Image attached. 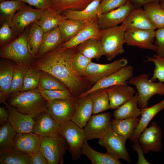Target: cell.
<instances>
[{
  "label": "cell",
  "mask_w": 164,
  "mask_h": 164,
  "mask_svg": "<svg viewBox=\"0 0 164 164\" xmlns=\"http://www.w3.org/2000/svg\"><path fill=\"white\" fill-rule=\"evenodd\" d=\"M77 47L63 49L60 46L36 59L31 67L48 72L64 84L73 95L78 98L85 92L87 82L86 78L79 75L73 65Z\"/></svg>",
  "instance_id": "6da1fadb"
},
{
  "label": "cell",
  "mask_w": 164,
  "mask_h": 164,
  "mask_svg": "<svg viewBox=\"0 0 164 164\" xmlns=\"http://www.w3.org/2000/svg\"><path fill=\"white\" fill-rule=\"evenodd\" d=\"M7 101L8 104L18 111L31 115L35 119L40 113L47 111L48 102L43 97L37 88L11 94Z\"/></svg>",
  "instance_id": "7a4b0ae2"
},
{
  "label": "cell",
  "mask_w": 164,
  "mask_h": 164,
  "mask_svg": "<svg viewBox=\"0 0 164 164\" xmlns=\"http://www.w3.org/2000/svg\"><path fill=\"white\" fill-rule=\"evenodd\" d=\"M30 25L27 27L18 37L2 46L0 56L14 61L16 64L27 67H30L35 60L28 48L27 39Z\"/></svg>",
  "instance_id": "3957f363"
},
{
  "label": "cell",
  "mask_w": 164,
  "mask_h": 164,
  "mask_svg": "<svg viewBox=\"0 0 164 164\" xmlns=\"http://www.w3.org/2000/svg\"><path fill=\"white\" fill-rule=\"evenodd\" d=\"M126 29L121 25L100 31L101 41L104 56L111 61L125 52Z\"/></svg>",
  "instance_id": "277c9868"
},
{
  "label": "cell",
  "mask_w": 164,
  "mask_h": 164,
  "mask_svg": "<svg viewBox=\"0 0 164 164\" xmlns=\"http://www.w3.org/2000/svg\"><path fill=\"white\" fill-rule=\"evenodd\" d=\"M149 77L148 74L142 73L132 77L127 82L136 87L138 95V106L141 109L147 107L149 100L154 95H164V83L152 82Z\"/></svg>",
  "instance_id": "5b68a950"
},
{
  "label": "cell",
  "mask_w": 164,
  "mask_h": 164,
  "mask_svg": "<svg viewBox=\"0 0 164 164\" xmlns=\"http://www.w3.org/2000/svg\"><path fill=\"white\" fill-rule=\"evenodd\" d=\"M39 150L47 159L49 164H63V156L69 146L66 139L58 134L41 137Z\"/></svg>",
  "instance_id": "8992f818"
},
{
  "label": "cell",
  "mask_w": 164,
  "mask_h": 164,
  "mask_svg": "<svg viewBox=\"0 0 164 164\" xmlns=\"http://www.w3.org/2000/svg\"><path fill=\"white\" fill-rule=\"evenodd\" d=\"M59 134L67 141L68 150L73 160L79 159L81 154L83 145L86 139L84 129L80 128L71 120L60 124Z\"/></svg>",
  "instance_id": "52a82bcc"
},
{
  "label": "cell",
  "mask_w": 164,
  "mask_h": 164,
  "mask_svg": "<svg viewBox=\"0 0 164 164\" xmlns=\"http://www.w3.org/2000/svg\"><path fill=\"white\" fill-rule=\"evenodd\" d=\"M50 10L33 9L26 5L18 10L14 15L10 27L15 36L20 35L26 28L48 13Z\"/></svg>",
  "instance_id": "ba28073f"
},
{
  "label": "cell",
  "mask_w": 164,
  "mask_h": 164,
  "mask_svg": "<svg viewBox=\"0 0 164 164\" xmlns=\"http://www.w3.org/2000/svg\"><path fill=\"white\" fill-rule=\"evenodd\" d=\"M110 112L93 114L84 127L86 139L102 138L112 129L111 117Z\"/></svg>",
  "instance_id": "9c48e42d"
},
{
  "label": "cell",
  "mask_w": 164,
  "mask_h": 164,
  "mask_svg": "<svg viewBox=\"0 0 164 164\" xmlns=\"http://www.w3.org/2000/svg\"><path fill=\"white\" fill-rule=\"evenodd\" d=\"M77 100L73 96L48 101L47 111L60 124L71 120L75 113Z\"/></svg>",
  "instance_id": "30bf717a"
},
{
  "label": "cell",
  "mask_w": 164,
  "mask_h": 164,
  "mask_svg": "<svg viewBox=\"0 0 164 164\" xmlns=\"http://www.w3.org/2000/svg\"><path fill=\"white\" fill-rule=\"evenodd\" d=\"M128 63L125 58L116 60L109 63L102 64L91 62L84 77L89 81L96 83L98 81L116 72Z\"/></svg>",
  "instance_id": "8fae6325"
},
{
  "label": "cell",
  "mask_w": 164,
  "mask_h": 164,
  "mask_svg": "<svg viewBox=\"0 0 164 164\" xmlns=\"http://www.w3.org/2000/svg\"><path fill=\"white\" fill-rule=\"evenodd\" d=\"M126 141L111 129L102 138L99 139L98 143L104 147L107 152L112 156L131 163V160L125 146Z\"/></svg>",
  "instance_id": "7c38bea8"
},
{
  "label": "cell",
  "mask_w": 164,
  "mask_h": 164,
  "mask_svg": "<svg viewBox=\"0 0 164 164\" xmlns=\"http://www.w3.org/2000/svg\"><path fill=\"white\" fill-rule=\"evenodd\" d=\"M162 131L156 122L152 123L148 128H146L141 133L138 139L144 154L150 151L158 152L162 147Z\"/></svg>",
  "instance_id": "4fadbf2b"
},
{
  "label": "cell",
  "mask_w": 164,
  "mask_h": 164,
  "mask_svg": "<svg viewBox=\"0 0 164 164\" xmlns=\"http://www.w3.org/2000/svg\"><path fill=\"white\" fill-rule=\"evenodd\" d=\"M133 67L132 66L127 65L114 73L96 82L78 98L84 97L100 89L107 88L115 85L127 84V81L133 76Z\"/></svg>",
  "instance_id": "5bb4252c"
},
{
  "label": "cell",
  "mask_w": 164,
  "mask_h": 164,
  "mask_svg": "<svg viewBox=\"0 0 164 164\" xmlns=\"http://www.w3.org/2000/svg\"><path fill=\"white\" fill-rule=\"evenodd\" d=\"M155 30L129 29L125 33V42L128 46L156 51V46L153 44Z\"/></svg>",
  "instance_id": "9a60e30c"
},
{
  "label": "cell",
  "mask_w": 164,
  "mask_h": 164,
  "mask_svg": "<svg viewBox=\"0 0 164 164\" xmlns=\"http://www.w3.org/2000/svg\"><path fill=\"white\" fill-rule=\"evenodd\" d=\"M136 8L129 1L125 5L110 12L98 14V25L100 30L118 26L125 20L131 12Z\"/></svg>",
  "instance_id": "2e32d148"
},
{
  "label": "cell",
  "mask_w": 164,
  "mask_h": 164,
  "mask_svg": "<svg viewBox=\"0 0 164 164\" xmlns=\"http://www.w3.org/2000/svg\"><path fill=\"white\" fill-rule=\"evenodd\" d=\"M4 107L8 110V121L17 133L32 132L35 122L34 119L31 115L22 113L14 107L5 102Z\"/></svg>",
  "instance_id": "e0dca14e"
},
{
  "label": "cell",
  "mask_w": 164,
  "mask_h": 164,
  "mask_svg": "<svg viewBox=\"0 0 164 164\" xmlns=\"http://www.w3.org/2000/svg\"><path fill=\"white\" fill-rule=\"evenodd\" d=\"M60 125L47 111H44L35 121L32 132L41 137L52 136L59 134Z\"/></svg>",
  "instance_id": "ac0fdd59"
},
{
  "label": "cell",
  "mask_w": 164,
  "mask_h": 164,
  "mask_svg": "<svg viewBox=\"0 0 164 164\" xmlns=\"http://www.w3.org/2000/svg\"><path fill=\"white\" fill-rule=\"evenodd\" d=\"M40 144V137L32 132L17 133L12 148L30 156L39 150Z\"/></svg>",
  "instance_id": "d6986e66"
},
{
  "label": "cell",
  "mask_w": 164,
  "mask_h": 164,
  "mask_svg": "<svg viewBox=\"0 0 164 164\" xmlns=\"http://www.w3.org/2000/svg\"><path fill=\"white\" fill-rule=\"evenodd\" d=\"M100 31L97 17L91 19L73 39L63 43L60 46L63 49L76 47L82 42L90 39H101Z\"/></svg>",
  "instance_id": "ffe728a7"
},
{
  "label": "cell",
  "mask_w": 164,
  "mask_h": 164,
  "mask_svg": "<svg viewBox=\"0 0 164 164\" xmlns=\"http://www.w3.org/2000/svg\"><path fill=\"white\" fill-rule=\"evenodd\" d=\"M110 108L115 109L134 96L135 92L131 87L126 84L115 85L107 88Z\"/></svg>",
  "instance_id": "44dd1931"
},
{
  "label": "cell",
  "mask_w": 164,
  "mask_h": 164,
  "mask_svg": "<svg viewBox=\"0 0 164 164\" xmlns=\"http://www.w3.org/2000/svg\"><path fill=\"white\" fill-rule=\"evenodd\" d=\"M126 29H138L155 30L156 28L143 9L135 8L122 22Z\"/></svg>",
  "instance_id": "7402d4cb"
},
{
  "label": "cell",
  "mask_w": 164,
  "mask_h": 164,
  "mask_svg": "<svg viewBox=\"0 0 164 164\" xmlns=\"http://www.w3.org/2000/svg\"><path fill=\"white\" fill-rule=\"evenodd\" d=\"M93 114L92 103L89 95L77 98L74 114L71 120L83 128L87 125Z\"/></svg>",
  "instance_id": "603a6c76"
},
{
  "label": "cell",
  "mask_w": 164,
  "mask_h": 164,
  "mask_svg": "<svg viewBox=\"0 0 164 164\" xmlns=\"http://www.w3.org/2000/svg\"><path fill=\"white\" fill-rule=\"evenodd\" d=\"M164 108V99L149 107L141 109V117L138 125L130 138L133 142L138 140L140 135L147 126L149 122L159 111Z\"/></svg>",
  "instance_id": "cb8c5ba5"
},
{
  "label": "cell",
  "mask_w": 164,
  "mask_h": 164,
  "mask_svg": "<svg viewBox=\"0 0 164 164\" xmlns=\"http://www.w3.org/2000/svg\"><path fill=\"white\" fill-rule=\"evenodd\" d=\"M64 43L58 26L44 33L36 59L54 50Z\"/></svg>",
  "instance_id": "d4e9b609"
},
{
  "label": "cell",
  "mask_w": 164,
  "mask_h": 164,
  "mask_svg": "<svg viewBox=\"0 0 164 164\" xmlns=\"http://www.w3.org/2000/svg\"><path fill=\"white\" fill-rule=\"evenodd\" d=\"M138 93L130 99L115 109L113 115L114 119L137 118L141 115V109L138 107Z\"/></svg>",
  "instance_id": "484cf974"
},
{
  "label": "cell",
  "mask_w": 164,
  "mask_h": 164,
  "mask_svg": "<svg viewBox=\"0 0 164 164\" xmlns=\"http://www.w3.org/2000/svg\"><path fill=\"white\" fill-rule=\"evenodd\" d=\"M92 19L83 20L68 19L59 23L58 26L64 43L75 36Z\"/></svg>",
  "instance_id": "4316f807"
},
{
  "label": "cell",
  "mask_w": 164,
  "mask_h": 164,
  "mask_svg": "<svg viewBox=\"0 0 164 164\" xmlns=\"http://www.w3.org/2000/svg\"><path fill=\"white\" fill-rule=\"evenodd\" d=\"M140 118L112 120V129L125 141L130 138L137 127Z\"/></svg>",
  "instance_id": "83f0119b"
},
{
  "label": "cell",
  "mask_w": 164,
  "mask_h": 164,
  "mask_svg": "<svg viewBox=\"0 0 164 164\" xmlns=\"http://www.w3.org/2000/svg\"><path fill=\"white\" fill-rule=\"evenodd\" d=\"M81 154L90 160L93 164H121L119 159L109 153H101L92 148L88 144L87 140H85L82 145Z\"/></svg>",
  "instance_id": "f1b7e54d"
},
{
  "label": "cell",
  "mask_w": 164,
  "mask_h": 164,
  "mask_svg": "<svg viewBox=\"0 0 164 164\" xmlns=\"http://www.w3.org/2000/svg\"><path fill=\"white\" fill-rule=\"evenodd\" d=\"M77 52L91 59L98 61L104 55L102 46L100 39L92 38L81 43L77 47Z\"/></svg>",
  "instance_id": "f546056e"
},
{
  "label": "cell",
  "mask_w": 164,
  "mask_h": 164,
  "mask_svg": "<svg viewBox=\"0 0 164 164\" xmlns=\"http://www.w3.org/2000/svg\"><path fill=\"white\" fill-rule=\"evenodd\" d=\"M101 2L100 0H94L82 10L67 9L62 13L69 19L81 20L90 19L97 17Z\"/></svg>",
  "instance_id": "4dcf8cb0"
},
{
  "label": "cell",
  "mask_w": 164,
  "mask_h": 164,
  "mask_svg": "<svg viewBox=\"0 0 164 164\" xmlns=\"http://www.w3.org/2000/svg\"><path fill=\"white\" fill-rule=\"evenodd\" d=\"M94 0H53L50 9L52 12L61 14L67 9L82 10Z\"/></svg>",
  "instance_id": "1f68e13d"
},
{
  "label": "cell",
  "mask_w": 164,
  "mask_h": 164,
  "mask_svg": "<svg viewBox=\"0 0 164 164\" xmlns=\"http://www.w3.org/2000/svg\"><path fill=\"white\" fill-rule=\"evenodd\" d=\"M5 59L0 61V91L9 97L15 63Z\"/></svg>",
  "instance_id": "d6a6232c"
},
{
  "label": "cell",
  "mask_w": 164,
  "mask_h": 164,
  "mask_svg": "<svg viewBox=\"0 0 164 164\" xmlns=\"http://www.w3.org/2000/svg\"><path fill=\"white\" fill-rule=\"evenodd\" d=\"M44 33L36 21L30 24L27 39L28 45L30 52L35 59H36Z\"/></svg>",
  "instance_id": "836d02e7"
},
{
  "label": "cell",
  "mask_w": 164,
  "mask_h": 164,
  "mask_svg": "<svg viewBox=\"0 0 164 164\" xmlns=\"http://www.w3.org/2000/svg\"><path fill=\"white\" fill-rule=\"evenodd\" d=\"M26 5L20 0H10L1 2L0 3V19L5 21L10 27L12 19L16 12Z\"/></svg>",
  "instance_id": "e575fe53"
},
{
  "label": "cell",
  "mask_w": 164,
  "mask_h": 164,
  "mask_svg": "<svg viewBox=\"0 0 164 164\" xmlns=\"http://www.w3.org/2000/svg\"><path fill=\"white\" fill-rule=\"evenodd\" d=\"M107 88L98 90L88 94L92 101L93 114L99 113L110 108Z\"/></svg>",
  "instance_id": "d590c367"
},
{
  "label": "cell",
  "mask_w": 164,
  "mask_h": 164,
  "mask_svg": "<svg viewBox=\"0 0 164 164\" xmlns=\"http://www.w3.org/2000/svg\"><path fill=\"white\" fill-rule=\"evenodd\" d=\"M0 164H31L27 155L12 148L0 151Z\"/></svg>",
  "instance_id": "8d00e7d4"
},
{
  "label": "cell",
  "mask_w": 164,
  "mask_h": 164,
  "mask_svg": "<svg viewBox=\"0 0 164 164\" xmlns=\"http://www.w3.org/2000/svg\"><path fill=\"white\" fill-rule=\"evenodd\" d=\"M143 6L145 11L156 29L164 28V10L159 2L149 3Z\"/></svg>",
  "instance_id": "74e56055"
},
{
  "label": "cell",
  "mask_w": 164,
  "mask_h": 164,
  "mask_svg": "<svg viewBox=\"0 0 164 164\" xmlns=\"http://www.w3.org/2000/svg\"><path fill=\"white\" fill-rule=\"evenodd\" d=\"M37 88L39 90H64L68 89L64 84L56 77L48 72L42 71Z\"/></svg>",
  "instance_id": "f35d334b"
},
{
  "label": "cell",
  "mask_w": 164,
  "mask_h": 164,
  "mask_svg": "<svg viewBox=\"0 0 164 164\" xmlns=\"http://www.w3.org/2000/svg\"><path fill=\"white\" fill-rule=\"evenodd\" d=\"M68 19L63 15L50 11L36 22L45 33L58 26L63 20Z\"/></svg>",
  "instance_id": "ab89813d"
},
{
  "label": "cell",
  "mask_w": 164,
  "mask_h": 164,
  "mask_svg": "<svg viewBox=\"0 0 164 164\" xmlns=\"http://www.w3.org/2000/svg\"><path fill=\"white\" fill-rule=\"evenodd\" d=\"M17 132L9 121L0 127V151L12 148L14 138Z\"/></svg>",
  "instance_id": "60d3db41"
},
{
  "label": "cell",
  "mask_w": 164,
  "mask_h": 164,
  "mask_svg": "<svg viewBox=\"0 0 164 164\" xmlns=\"http://www.w3.org/2000/svg\"><path fill=\"white\" fill-rule=\"evenodd\" d=\"M28 68L15 64L9 95L21 91L23 86L24 77Z\"/></svg>",
  "instance_id": "b9f144b4"
},
{
  "label": "cell",
  "mask_w": 164,
  "mask_h": 164,
  "mask_svg": "<svg viewBox=\"0 0 164 164\" xmlns=\"http://www.w3.org/2000/svg\"><path fill=\"white\" fill-rule=\"evenodd\" d=\"M41 73V70L31 67H29L25 74L23 86L20 91L37 88L39 83Z\"/></svg>",
  "instance_id": "7bdbcfd3"
},
{
  "label": "cell",
  "mask_w": 164,
  "mask_h": 164,
  "mask_svg": "<svg viewBox=\"0 0 164 164\" xmlns=\"http://www.w3.org/2000/svg\"><path fill=\"white\" fill-rule=\"evenodd\" d=\"M145 62H152L155 65V68L152 77L149 80L155 82L157 79L164 83V56L154 55L152 57L147 56Z\"/></svg>",
  "instance_id": "ee69618b"
},
{
  "label": "cell",
  "mask_w": 164,
  "mask_h": 164,
  "mask_svg": "<svg viewBox=\"0 0 164 164\" xmlns=\"http://www.w3.org/2000/svg\"><path fill=\"white\" fill-rule=\"evenodd\" d=\"M39 91L43 97L48 101L53 100L65 99L74 96L68 89Z\"/></svg>",
  "instance_id": "f6af8a7d"
},
{
  "label": "cell",
  "mask_w": 164,
  "mask_h": 164,
  "mask_svg": "<svg viewBox=\"0 0 164 164\" xmlns=\"http://www.w3.org/2000/svg\"><path fill=\"white\" fill-rule=\"evenodd\" d=\"M91 60L77 52L74 57L73 65L79 75L83 77L84 76L87 68Z\"/></svg>",
  "instance_id": "bcb514c9"
},
{
  "label": "cell",
  "mask_w": 164,
  "mask_h": 164,
  "mask_svg": "<svg viewBox=\"0 0 164 164\" xmlns=\"http://www.w3.org/2000/svg\"><path fill=\"white\" fill-rule=\"evenodd\" d=\"M129 0H103L98 8V14L108 12L125 5Z\"/></svg>",
  "instance_id": "7dc6e473"
},
{
  "label": "cell",
  "mask_w": 164,
  "mask_h": 164,
  "mask_svg": "<svg viewBox=\"0 0 164 164\" xmlns=\"http://www.w3.org/2000/svg\"><path fill=\"white\" fill-rule=\"evenodd\" d=\"M15 37L9 23L4 22L0 29V46H2Z\"/></svg>",
  "instance_id": "c3c4849f"
},
{
  "label": "cell",
  "mask_w": 164,
  "mask_h": 164,
  "mask_svg": "<svg viewBox=\"0 0 164 164\" xmlns=\"http://www.w3.org/2000/svg\"><path fill=\"white\" fill-rule=\"evenodd\" d=\"M155 44L156 46V54L164 56V28L155 31Z\"/></svg>",
  "instance_id": "681fc988"
},
{
  "label": "cell",
  "mask_w": 164,
  "mask_h": 164,
  "mask_svg": "<svg viewBox=\"0 0 164 164\" xmlns=\"http://www.w3.org/2000/svg\"><path fill=\"white\" fill-rule=\"evenodd\" d=\"M36 8L41 9L50 10L53 0H20Z\"/></svg>",
  "instance_id": "f907efd6"
},
{
  "label": "cell",
  "mask_w": 164,
  "mask_h": 164,
  "mask_svg": "<svg viewBox=\"0 0 164 164\" xmlns=\"http://www.w3.org/2000/svg\"><path fill=\"white\" fill-rule=\"evenodd\" d=\"M29 157L31 164H49L47 159L39 149Z\"/></svg>",
  "instance_id": "816d5d0a"
},
{
  "label": "cell",
  "mask_w": 164,
  "mask_h": 164,
  "mask_svg": "<svg viewBox=\"0 0 164 164\" xmlns=\"http://www.w3.org/2000/svg\"><path fill=\"white\" fill-rule=\"evenodd\" d=\"M132 146L134 150L136 151L138 155V160L137 164H150L145 158L142 149L138 141H135Z\"/></svg>",
  "instance_id": "f5cc1de1"
},
{
  "label": "cell",
  "mask_w": 164,
  "mask_h": 164,
  "mask_svg": "<svg viewBox=\"0 0 164 164\" xmlns=\"http://www.w3.org/2000/svg\"><path fill=\"white\" fill-rule=\"evenodd\" d=\"M136 8H140L144 5L154 2H161V0H129Z\"/></svg>",
  "instance_id": "db71d44e"
},
{
  "label": "cell",
  "mask_w": 164,
  "mask_h": 164,
  "mask_svg": "<svg viewBox=\"0 0 164 164\" xmlns=\"http://www.w3.org/2000/svg\"><path fill=\"white\" fill-rule=\"evenodd\" d=\"M9 114L5 107H0V124L2 125L8 121Z\"/></svg>",
  "instance_id": "11a10c76"
},
{
  "label": "cell",
  "mask_w": 164,
  "mask_h": 164,
  "mask_svg": "<svg viewBox=\"0 0 164 164\" xmlns=\"http://www.w3.org/2000/svg\"><path fill=\"white\" fill-rule=\"evenodd\" d=\"M8 96L3 92L0 91V102L4 103L6 100H7Z\"/></svg>",
  "instance_id": "9f6ffc18"
},
{
  "label": "cell",
  "mask_w": 164,
  "mask_h": 164,
  "mask_svg": "<svg viewBox=\"0 0 164 164\" xmlns=\"http://www.w3.org/2000/svg\"><path fill=\"white\" fill-rule=\"evenodd\" d=\"M160 4L162 8L164 10V2H161Z\"/></svg>",
  "instance_id": "6f0895ef"
},
{
  "label": "cell",
  "mask_w": 164,
  "mask_h": 164,
  "mask_svg": "<svg viewBox=\"0 0 164 164\" xmlns=\"http://www.w3.org/2000/svg\"><path fill=\"white\" fill-rule=\"evenodd\" d=\"M7 0H0L1 2H2V1H7Z\"/></svg>",
  "instance_id": "680465c9"
},
{
  "label": "cell",
  "mask_w": 164,
  "mask_h": 164,
  "mask_svg": "<svg viewBox=\"0 0 164 164\" xmlns=\"http://www.w3.org/2000/svg\"><path fill=\"white\" fill-rule=\"evenodd\" d=\"M164 2V0H161V2Z\"/></svg>",
  "instance_id": "91938a15"
},
{
  "label": "cell",
  "mask_w": 164,
  "mask_h": 164,
  "mask_svg": "<svg viewBox=\"0 0 164 164\" xmlns=\"http://www.w3.org/2000/svg\"><path fill=\"white\" fill-rule=\"evenodd\" d=\"M101 1H102L103 0H100Z\"/></svg>",
  "instance_id": "94428289"
}]
</instances>
